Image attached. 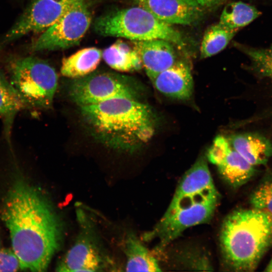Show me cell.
Here are the masks:
<instances>
[{
    "label": "cell",
    "instance_id": "cell-11",
    "mask_svg": "<svg viewBox=\"0 0 272 272\" xmlns=\"http://www.w3.org/2000/svg\"><path fill=\"white\" fill-rule=\"evenodd\" d=\"M159 20L170 25H190L200 14L201 6L195 0H135Z\"/></svg>",
    "mask_w": 272,
    "mask_h": 272
},
{
    "label": "cell",
    "instance_id": "cell-18",
    "mask_svg": "<svg viewBox=\"0 0 272 272\" xmlns=\"http://www.w3.org/2000/svg\"><path fill=\"white\" fill-rule=\"evenodd\" d=\"M102 57V51L96 47L82 49L63 59L61 74L71 79L86 76L95 71Z\"/></svg>",
    "mask_w": 272,
    "mask_h": 272
},
{
    "label": "cell",
    "instance_id": "cell-2",
    "mask_svg": "<svg viewBox=\"0 0 272 272\" xmlns=\"http://www.w3.org/2000/svg\"><path fill=\"white\" fill-rule=\"evenodd\" d=\"M219 197L207 162L200 158L184 174L167 210L144 239H155L164 247L187 229L211 220Z\"/></svg>",
    "mask_w": 272,
    "mask_h": 272
},
{
    "label": "cell",
    "instance_id": "cell-22",
    "mask_svg": "<svg viewBox=\"0 0 272 272\" xmlns=\"http://www.w3.org/2000/svg\"><path fill=\"white\" fill-rule=\"evenodd\" d=\"M238 47L249 57L256 72L261 76L272 79V47L255 48L241 44Z\"/></svg>",
    "mask_w": 272,
    "mask_h": 272
},
{
    "label": "cell",
    "instance_id": "cell-15",
    "mask_svg": "<svg viewBox=\"0 0 272 272\" xmlns=\"http://www.w3.org/2000/svg\"><path fill=\"white\" fill-rule=\"evenodd\" d=\"M229 141L232 147L254 166L265 164L272 156V144L261 135L241 133Z\"/></svg>",
    "mask_w": 272,
    "mask_h": 272
},
{
    "label": "cell",
    "instance_id": "cell-9",
    "mask_svg": "<svg viewBox=\"0 0 272 272\" xmlns=\"http://www.w3.org/2000/svg\"><path fill=\"white\" fill-rule=\"evenodd\" d=\"M76 0H32L0 39V49L30 33L43 32L53 25Z\"/></svg>",
    "mask_w": 272,
    "mask_h": 272
},
{
    "label": "cell",
    "instance_id": "cell-13",
    "mask_svg": "<svg viewBox=\"0 0 272 272\" xmlns=\"http://www.w3.org/2000/svg\"><path fill=\"white\" fill-rule=\"evenodd\" d=\"M150 80L158 91L168 97L185 100L192 95V74L189 66L183 61H176Z\"/></svg>",
    "mask_w": 272,
    "mask_h": 272
},
{
    "label": "cell",
    "instance_id": "cell-5",
    "mask_svg": "<svg viewBox=\"0 0 272 272\" xmlns=\"http://www.w3.org/2000/svg\"><path fill=\"white\" fill-rule=\"evenodd\" d=\"M93 26L98 34L104 36L131 41L163 39L180 48L184 44L181 35L171 25L138 6L103 14L95 20Z\"/></svg>",
    "mask_w": 272,
    "mask_h": 272
},
{
    "label": "cell",
    "instance_id": "cell-12",
    "mask_svg": "<svg viewBox=\"0 0 272 272\" xmlns=\"http://www.w3.org/2000/svg\"><path fill=\"white\" fill-rule=\"evenodd\" d=\"M132 43L150 79L176 62L173 44L168 41L153 39L132 41Z\"/></svg>",
    "mask_w": 272,
    "mask_h": 272
},
{
    "label": "cell",
    "instance_id": "cell-8",
    "mask_svg": "<svg viewBox=\"0 0 272 272\" xmlns=\"http://www.w3.org/2000/svg\"><path fill=\"white\" fill-rule=\"evenodd\" d=\"M91 14L86 0H76L51 26L32 43L34 52L63 49L78 44L88 30Z\"/></svg>",
    "mask_w": 272,
    "mask_h": 272
},
{
    "label": "cell",
    "instance_id": "cell-7",
    "mask_svg": "<svg viewBox=\"0 0 272 272\" xmlns=\"http://www.w3.org/2000/svg\"><path fill=\"white\" fill-rule=\"evenodd\" d=\"M67 90L71 100L80 107L118 98L135 99V90L128 78L113 72L94 71L86 76L71 79Z\"/></svg>",
    "mask_w": 272,
    "mask_h": 272
},
{
    "label": "cell",
    "instance_id": "cell-25",
    "mask_svg": "<svg viewBox=\"0 0 272 272\" xmlns=\"http://www.w3.org/2000/svg\"><path fill=\"white\" fill-rule=\"evenodd\" d=\"M201 7L213 8L217 7L227 0H195Z\"/></svg>",
    "mask_w": 272,
    "mask_h": 272
},
{
    "label": "cell",
    "instance_id": "cell-20",
    "mask_svg": "<svg viewBox=\"0 0 272 272\" xmlns=\"http://www.w3.org/2000/svg\"><path fill=\"white\" fill-rule=\"evenodd\" d=\"M260 15V12L254 6L242 2H234L225 6L219 23L227 28L238 31Z\"/></svg>",
    "mask_w": 272,
    "mask_h": 272
},
{
    "label": "cell",
    "instance_id": "cell-1",
    "mask_svg": "<svg viewBox=\"0 0 272 272\" xmlns=\"http://www.w3.org/2000/svg\"><path fill=\"white\" fill-rule=\"evenodd\" d=\"M3 217L22 269L45 271L61 244L62 227L50 201L19 179L6 197Z\"/></svg>",
    "mask_w": 272,
    "mask_h": 272
},
{
    "label": "cell",
    "instance_id": "cell-26",
    "mask_svg": "<svg viewBox=\"0 0 272 272\" xmlns=\"http://www.w3.org/2000/svg\"><path fill=\"white\" fill-rule=\"evenodd\" d=\"M265 271H269V272L272 271V259L271 260V261L269 262V264L267 266Z\"/></svg>",
    "mask_w": 272,
    "mask_h": 272
},
{
    "label": "cell",
    "instance_id": "cell-16",
    "mask_svg": "<svg viewBox=\"0 0 272 272\" xmlns=\"http://www.w3.org/2000/svg\"><path fill=\"white\" fill-rule=\"evenodd\" d=\"M223 179L237 187L245 183L254 173V166L246 160L232 146L215 164Z\"/></svg>",
    "mask_w": 272,
    "mask_h": 272
},
{
    "label": "cell",
    "instance_id": "cell-4",
    "mask_svg": "<svg viewBox=\"0 0 272 272\" xmlns=\"http://www.w3.org/2000/svg\"><path fill=\"white\" fill-rule=\"evenodd\" d=\"M220 242L230 268L253 270L272 243V215L254 208L232 212L223 221Z\"/></svg>",
    "mask_w": 272,
    "mask_h": 272
},
{
    "label": "cell",
    "instance_id": "cell-23",
    "mask_svg": "<svg viewBox=\"0 0 272 272\" xmlns=\"http://www.w3.org/2000/svg\"><path fill=\"white\" fill-rule=\"evenodd\" d=\"M250 201L253 208L272 215V181L257 188L252 193Z\"/></svg>",
    "mask_w": 272,
    "mask_h": 272
},
{
    "label": "cell",
    "instance_id": "cell-6",
    "mask_svg": "<svg viewBox=\"0 0 272 272\" xmlns=\"http://www.w3.org/2000/svg\"><path fill=\"white\" fill-rule=\"evenodd\" d=\"M4 62L9 80L29 107L51 106L58 85L57 73L51 65L33 56L10 55Z\"/></svg>",
    "mask_w": 272,
    "mask_h": 272
},
{
    "label": "cell",
    "instance_id": "cell-24",
    "mask_svg": "<svg viewBox=\"0 0 272 272\" xmlns=\"http://www.w3.org/2000/svg\"><path fill=\"white\" fill-rule=\"evenodd\" d=\"M19 268L20 261L13 250L0 249V271H15Z\"/></svg>",
    "mask_w": 272,
    "mask_h": 272
},
{
    "label": "cell",
    "instance_id": "cell-17",
    "mask_svg": "<svg viewBox=\"0 0 272 272\" xmlns=\"http://www.w3.org/2000/svg\"><path fill=\"white\" fill-rule=\"evenodd\" d=\"M124 242L126 271H160L156 258L134 234H128Z\"/></svg>",
    "mask_w": 272,
    "mask_h": 272
},
{
    "label": "cell",
    "instance_id": "cell-10",
    "mask_svg": "<svg viewBox=\"0 0 272 272\" xmlns=\"http://www.w3.org/2000/svg\"><path fill=\"white\" fill-rule=\"evenodd\" d=\"M106 260L88 234L82 233L56 266L59 272L96 271L106 267Z\"/></svg>",
    "mask_w": 272,
    "mask_h": 272
},
{
    "label": "cell",
    "instance_id": "cell-14",
    "mask_svg": "<svg viewBox=\"0 0 272 272\" xmlns=\"http://www.w3.org/2000/svg\"><path fill=\"white\" fill-rule=\"evenodd\" d=\"M28 106L18 91L0 69V118L2 123L1 138L8 142L13 139V130L17 115Z\"/></svg>",
    "mask_w": 272,
    "mask_h": 272
},
{
    "label": "cell",
    "instance_id": "cell-21",
    "mask_svg": "<svg viewBox=\"0 0 272 272\" xmlns=\"http://www.w3.org/2000/svg\"><path fill=\"white\" fill-rule=\"evenodd\" d=\"M237 31L227 28L220 23L210 26L205 31L201 43L200 58L210 57L221 52Z\"/></svg>",
    "mask_w": 272,
    "mask_h": 272
},
{
    "label": "cell",
    "instance_id": "cell-3",
    "mask_svg": "<svg viewBox=\"0 0 272 272\" xmlns=\"http://www.w3.org/2000/svg\"><path fill=\"white\" fill-rule=\"evenodd\" d=\"M80 111L94 138L115 150L134 151L147 143L155 131L151 108L135 99L115 98L80 107Z\"/></svg>",
    "mask_w": 272,
    "mask_h": 272
},
{
    "label": "cell",
    "instance_id": "cell-19",
    "mask_svg": "<svg viewBox=\"0 0 272 272\" xmlns=\"http://www.w3.org/2000/svg\"><path fill=\"white\" fill-rule=\"evenodd\" d=\"M105 62L114 70L131 72L140 70L142 64L137 50L122 40L115 41L102 52Z\"/></svg>",
    "mask_w": 272,
    "mask_h": 272
}]
</instances>
